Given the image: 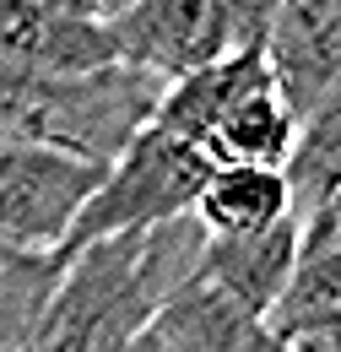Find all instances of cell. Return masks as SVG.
I'll list each match as a JSON object with an SVG mask.
<instances>
[{"label": "cell", "mask_w": 341, "mask_h": 352, "mask_svg": "<svg viewBox=\"0 0 341 352\" xmlns=\"http://www.w3.org/2000/svg\"><path fill=\"white\" fill-rule=\"evenodd\" d=\"M130 352H157V342H152V336H141V342H135Z\"/></svg>", "instance_id": "obj_18"}, {"label": "cell", "mask_w": 341, "mask_h": 352, "mask_svg": "<svg viewBox=\"0 0 341 352\" xmlns=\"http://www.w3.org/2000/svg\"><path fill=\"white\" fill-rule=\"evenodd\" d=\"M293 212V184L282 168H212L201 201L190 206V222L201 239H255Z\"/></svg>", "instance_id": "obj_12"}, {"label": "cell", "mask_w": 341, "mask_h": 352, "mask_svg": "<svg viewBox=\"0 0 341 352\" xmlns=\"http://www.w3.org/2000/svg\"><path fill=\"white\" fill-rule=\"evenodd\" d=\"M103 179V163H87L54 146L0 141V244L65 255V239Z\"/></svg>", "instance_id": "obj_4"}, {"label": "cell", "mask_w": 341, "mask_h": 352, "mask_svg": "<svg viewBox=\"0 0 341 352\" xmlns=\"http://www.w3.org/2000/svg\"><path fill=\"white\" fill-rule=\"evenodd\" d=\"M260 54L282 103L303 120L341 82V0H282L260 33Z\"/></svg>", "instance_id": "obj_6"}, {"label": "cell", "mask_w": 341, "mask_h": 352, "mask_svg": "<svg viewBox=\"0 0 341 352\" xmlns=\"http://www.w3.org/2000/svg\"><path fill=\"white\" fill-rule=\"evenodd\" d=\"M114 65L109 33L49 11L43 0H0V71L16 76H87Z\"/></svg>", "instance_id": "obj_7"}, {"label": "cell", "mask_w": 341, "mask_h": 352, "mask_svg": "<svg viewBox=\"0 0 341 352\" xmlns=\"http://www.w3.org/2000/svg\"><path fill=\"white\" fill-rule=\"evenodd\" d=\"M293 255H298V217L276 222L271 233H255V239H206L195 271L239 309L271 325V309L293 276Z\"/></svg>", "instance_id": "obj_10"}, {"label": "cell", "mask_w": 341, "mask_h": 352, "mask_svg": "<svg viewBox=\"0 0 341 352\" xmlns=\"http://www.w3.org/2000/svg\"><path fill=\"white\" fill-rule=\"evenodd\" d=\"M49 11H60V16H76V22H98V28H109L125 6H135V0H43Z\"/></svg>", "instance_id": "obj_16"}, {"label": "cell", "mask_w": 341, "mask_h": 352, "mask_svg": "<svg viewBox=\"0 0 341 352\" xmlns=\"http://www.w3.org/2000/svg\"><path fill=\"white\" fill-rule=\"evenodd\" d=\"M206 179H212V163H206L201 146L146 125L103 168L92 201L82 206V217L65 239V255H76L98 239H120V233H141V228H157V222L190 217Z\"/></svg>", "instance_id": "obj_3"}, {"label": "cell", "mask_w": 341, "mask_h": 352, "mask_svg": "<svg viewBox=\"0 0 341 352\" xmlns=\"http://www.w3.org/2000/svg\"><path fill=\"white\" fill-rule=\"evenodd\" d=\"M163 82L103 65L87 76H16L0 71V141L54 146L87 163H114L135 135L152 125Z\"/></svg>", "instance_id": "obj_2"}, {"label": "cell", "mask_w": 341, "mask_h": 352, "mask_svg": "<svg viewBox=\"0 0 341 352\" xmlns=\"http://www.w3.org/2000/svg\"><path fill=\"white\" fill-rule=\"evenodd\" d=\"M71 255H33V250H11L0 244V352H22L28 336L38 331L43 309L54 298L60 276Z\"/></svg>", "instance_id": "obj_14"}, {"label": "cell", "mask_w": 341, "mask_h": 352, "mask_svg": "<svg viewBox=\"0 0 341 352\" xmlns=\"http://www.w3.org/2000/svg\"><path fill=\"white\" fill-rule=\"evenodd\" d=\"M103 33L114 49V65H130L163 87L244 49L228 0H135Z\"/></svg>", "instance_id": "obj_5"}, {"label": "cell", "mask_w": 341, "mask_h": 352, "mask_svg": "<svg viewBox=\"0 0 341 352\" xmlns=\"http://www.w3.org/2000/svg\"><path fill=\"white\" fill-rule=\"evenodd\" d=\"M341 325V184L298 217V255L282 298L271 309V336L287 342L298 331Z\"/></svg>", "instance_id": "obj_8"}, {"label": "cell", "mask_w": 341, "mask_h": 352, "mask_svg": "<svg viewBox=\"0 0 341 352\" xmlns=\"http://www.w3.org/2000/svg\"><path fill=\"white\" fill-rule=\"evenodd\" d=\"M293 141H298V120L282 103L276 82H265L217 120V131L201 141V152L212 168H287Z\"/></svg>", "instance_id": "obj_13"}, {"label": "cell", "mask_w": 341, "mask_h": 352, "mask_svg": "<svg viewBox=\"0 0 341 352\" xmlns=\"http://www.w3.org/2000/svg\"><path fill=\"white\" fill-rule=\"evenodd\" d=\"M265 82H271V71H265L260 44H244V49H233V54H222V60H212V65H201V71L168 82L163 98H157L152 125L179 135V141H190V146H201V141L217 131V120H222L239 98H250L255 87H265Z\"/></svg>", "instance_id": "obj_11"}, {"label": "cell", "mask_w": 341, "mask_h": 352, "mask_svg": "<svg viewBox=\"0 0 341 352\" xmlns=\"http://www.w3.org/2000/svg\"><path fill=\"white\" fill-rule=\"evenodd\" d=\"M146 336L157 342V352H282L271 325L217 293L201 271H190L163 298Z\"/></svg>", "instance_id": "obj_9"}, {"label": "cell", "mask_w": 341, "mask_h": 352, "mask_svg": "<svg viewBox=\"0 0 341 352\" xmlns=\"http://www.w3.org/2000/svg\"><path fill=\"white\" fill-rule=\"evenodd\" d=\"M201 244L195 222L173 217L76 250L22 352H130L163 298L195 271Z\"/></svg>", "instance_id": "obj_1"}, {"label": "cell", "mask_w": 341, "mask_h": 352, "mask_svg": "<svg viewBox=\"0 0 341 352\" xmlns=\"http://www.w3.org/2000/svg\"><path fill=\"white\" fill-rule=\"evenodd\" d=\"M282 352H341V325H320V331H298L287 336Z\"/></svg>", "instance_id": "obj_17"}, {"label": "cell", "mask_w": 341, "mask_h": 352, "mask_svg": "<svg viewBox=\"0 0 341 352\" xmlns=\"http://www.w3.org/2000/svg\"><path fill=\"white\" fill-rule=\"evenodd\" d=\"M282 174L293 184V212L298 217L341 184V82L298 120V141H293V157H287Z\"/></svg>", "instance_id": "obj_15"}]
</instances>
